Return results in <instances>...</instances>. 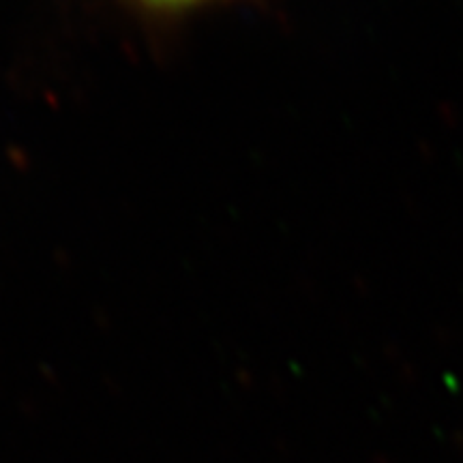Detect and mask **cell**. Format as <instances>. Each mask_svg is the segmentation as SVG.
Here are the masks:
<instances>
[{"mask_svg": "<svg viewBox=\"0 0 463 463\" xmlns=\"http://www.w3.org/2000/svg\"><path fill=\"white\" fill-rule=\"evenodd\" d=\"M142 7L153 11H164V14H174V11H187L200 5L208 3V0H137Z\"/></svg>", "mask_w": 463, "mask_h": 463, "instance_id": "1", "label": "cell"}]
</instances>
